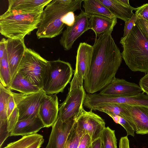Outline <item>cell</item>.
I'll use <instances>...</instances> for the list:
<instances>
[{
  "label": "cell",
  "mask_w": 148,
  "mask_h": 148,
  "mask_svg": "<svg viewBox=\"0 0 148 148\" xmlns=\"http://www.w3.org/2000/svg\"><path fill=\"white\" fill-rule=\"evenodd\" d=\"M111 31L95 37L90 66L83 86L88 93L101 90L115 77L122 60L121 53L112 38Z\"/></svg>",
  "instance_id": "cell-1"
},
{
  "label": "cell",
  "mask_w": 148,
  "mask_h": 148,
  "mask_svg": "<svg viewBox=\"0 0 148 148\" xmlns=\"http://www.w3.org/2000/svg\"><path fill=\"white\" fill-rule=\"evenodd\" d=\"M82 0H53L41 14L36 35L38 39L52 38L62 33L65 25L62 17L70 12L81 10Z\"/></svg>",
  "instance_id": "cell-2"
},
{
  "label": "cell",
  "mask_w": 148,
  "mask_h": 148,
  "mask_svg": "<svg viewBox=\"0 0 148 148\" xmlns=\"http://www.w3.org/2000/svg\"><path fill=\"white\" fill-rule=\"evenodd\" d=\"M120 43L122 58L132 71L148 73V38L136 23L129 34Z\"/></svg>",
  "instance_id": "cell-3"
},
{
  "label": "cell",
  "mask_w": 148,
  "mask_h": 148,
  "mask_svg": "<svg viewBox=\"0 0 148 148\" xmlns=\"http://www.w3.org/2000/svg\"><path fill=\"white\" fill-rule=\"evenodd\" d=\"M43 9L26 12L9 10L0 16V32L6 38L22 39L38 28Z\"/></svg>",
  "instance_id": "cell-4"
},
{
  "label": "cell",
  "mask_w": 148,
  "mask_h": 148,
  "mask_svg": "<svg viewBox=\"0 0 148 148\" xmlns=\"http://www.w3.org/2000/svg\"><path fill=\"white\" fill-rule=\"evenodd\" d=\"M49 66V61L33 49L27 47L17 73L41 89Z\"/></svg>",
  "instance_id": "cell-5"
},
{
  "label": "cell",
  "mask_w": 148,
  "mask_h": 148,
  "mask_svg": "<svg viewBox=\"0 0 148 148\" xmlns=\"http://www.w3.org/2000/svg\"><path fill=\"white\" fill-rule=\"evenodd\" d=\"M71 64L60 59L49 61L42 89L48 95L62 92L73 74Z\"/></svg>",
  "instance_id": "cell-6"
},
{
  "label": "cell",
  "mask_w": 148,
  "mask_h": 148,
  "mask_svg": "<svg viewBox=\"0 0 148 148\" xmlns=\"http://www.w3.org/2000/svg\"><path fill=\"white\" fill-rule=\"evenodd\" d=\"M86 94L83 86L69 88L66 97L60 106L58 117L62 121L77 118L84 109Z\"/></svg>",
  "instance_id": "cell-7"
},
{
  "label": "cell",
  "mask_w": 148,
  "mask_h": 148,
  "mask_svg": "<svg viewBox=\"0 0 148 148\" xmlns=\"http://www.w3.org/2000/svg\"><path fill=\"white\" fill-rule=\"evenodd\" d=\"M12 93L18 111V121L38 115L39 107L46 94L42 89L37 92L27 95L12 92Z\"/></svg>",
  "instance_id": "cell-8"
},
{
  "label": "cell",
  "mask_w": 148,
  "mask_h": 148,
  "mask_svg": "<svg viewBox=\"0 0 148 148\" xmlns=\"http://www.w3.org/2000/svg\"><path fill=\"white\" fill-rule=\"evenodd\" d=\"M93 50L92 46L85 42L80 43L77 50L75 68L70 87L83 86L84 80L90 70Z\"/></svg>",
  "instance_id": "cell-9"
},
{
  "label": "cell",
  "mask_w": 148,
  "mask_h": 148,
  "mask_svg": "<svg viewBox=\"0 0 148 148\" xmlns=\"http://www.w3.org/2000/svg\"><path fill=\"white\" fill-rule=\"evenodd\" d=\"M90 15L82 10L81 13L75 17L73 24L66 26V28L62 33L59 42L64 49L68 51L72 47L74 42L85 32L90 29Z\"/></svg>",
  "instance_id": "cell-10"
},
{
  "label": "cell",
  "mask_w": 148,
  "mask_h": 148,
  "mask_svg": "<svg viewBox=\"0 0 148 148\" xmlns=\"http://www.w3.org/2000/svg\"><path fill=\"white\" fill-rule=\"evenodd\" d=\"M76 123L79 127L90 136L92 141L101 138L105 127L104 120L92 112L83 109L77 118Z\"/></svg>",
  "instance_id": "cell-11"
},
{
  "label": "cell",
  "mask_w": 148,
  "mask_h": 148,
  "mask_svg": "<svg viewBox=\"0 0 148 148\" xmlns=\"http://www.w3.org/2000/svg\"><path fill=\"white\" fill-rule=\"evenodd\" d=\"M77 118L62 121L58 118L52 126L46 148H64L69 135L75 124Z\"/></svg>",
  "instance_id": "cell-12"
},
{
  "label": "cell",
  "mask_w": 148,
  "mask_h": 148,
  "mask_svg": "<svg viewBox=\"0 0 148 148\" xmlns=\"http://www.w3.org/2000/svg\"><path fill=\"white\" fill-rule=\"evenodd\" d=\"M142 91L141 88L137 84L115 77L99 94L107 96L130 97L137 95Z\"/></svg>",
  "instance_id": "cell-13"
},
{
  "label": "cell",
  "mask_w": 148,
  "mask_h": 148,
  "mask_svg": "<svg viewBox=\"0 0 148 148\" xmlns=\"http://www.w3.org/2000/svg\"><path fill=\"white\" fill-rule=\"evenodd\" d=\"M26 48L24 38L6 39V48L12 81L17 73Z\"/></svg>",
  "instance_id": "cell-14"
},
{
  "label": "cell",
  "mask_w": 148,
  "mask_h": 148,
  "mask_svg": "<svg viewBox=\"0 0 148 148\" xmlns=\"http://www.w3.org/2000/svg\"><path fill=\"white\" fill-rule=\"evenodd\" d=\"M58 98L56 94L45 95L38 110V115L45 127L52 126L59 113Z\"/></svg>",
  "instance_id": "cell-15"
},
{
  "label": "cell",
  "mask_w": 148,
  "mask_h": 148,
  "mask_svg": "<svg viewBox=\"0 0 148 148\" xmlns=\"http://www.w3.org/2000/svg\"><path fill=\"white\" fill-rule=\"evenodd\" d=\"M125 114L132 120L138 134H148V107L121 104Z\"/></svg>",
  "instance_id": "cell-16"
},
{
  "label": "cell",
  "mask_w": 148,
  "mask_h": 148,
  "mask_svg": "<svg viewBox=\"0 0 148 148\" xmlns=\"http://www.w3.org/2000/svg\"><path fill=\"white\" fill-rule=\"evenodd\" d=\"M44 127L38 115L26 119L18 121L10 133V136H24L37 133Z\"/></svg>",
  "instance_id": "cell-17"
},
{
  "label": "cell",
  "mask_w": 148,
  "mask_h": 148,
  "mask_svg": "<svg viewBox=\"0 0 148 148\" xmlns=\"http://www.w3.org/2000/svg\"><path fill=\"white\" fill-rule=\"evenodd\" d=\"M99 102L101 105L108 103L124 104L133 106L148 107V95L144 92L130 97L101 95Z\"/></svg>",
  "instance_id": "cell-18"
},
{
  "label": "cell",
  "mask_w": 148,
  "mask_h": 148,
  "mask_svg": "<svg viewBox=\"0 0 148 148\" xmlns=\"http://www.w3.org/2000/svg\"><path fill=\"white\" fill-rule=\"evenodd\" d=\"M117 23V18H110L97 15H90L89 17V28L95 32L96 36L109 31H113Z\"/></svg>",
  "instance_id": "cell-19"
},
{
  "label": "cell",
  "mask_w": 148,
  "mask_h": 148,
  "mask_svg": "<svg viewBox=\"0 0 148 148\" xmlns=\"http://www.w3.org/2000/svg\"><path fill=\"white\" fill-rule=\"evenodd\" d=\"M105 6L116 18L125 22L130 20L136 8L129 7L120 2L119 0H98Z\"/></svg>",
  "instance_id": "cell-20"
},
{
  "label": "cell",
  "mask_w": 148,
  "mask_h": 148,
  "mask_svg": "<svg viewBox=\"0 0 148 148\" xmlns=\"http://www.w3.org/2000/svg\"><path fill=\"white\" fill-rule=\"evenodd\" d=\"M52 0H9L8 9L26 12H34L44 7Z\"/></svg>",
  "instance_id": "cell-21"
},
{
  "label": "cell",
  "mask_w": 148,
  "mask_h": 148,
  "mask_svg": "<svg viewBox=\"0 0 148 148\" xmlns=\"http://www.w3.org/2000/svg\"><path fill=\"white\" fill-rule=\"evenodd\" d=\"M44 140L42 135L35 133L23 136L20 139L9 143L3 148H40Z\"/></svg>",
  "instance_id": "cell-22"
},
{
  "label": "cell",
  "mask_w": 148,
  "mask_h": 148,
  "mask_svg": "<svg viewBox=\"0 0 148 148\" xmlns=\"http://www.w3.org/2000/svg\"><path fill=\"white\" fill-rule=\"evenodd\" d=\"M7 88L11 91L16 90L25 95L34 93L41 90L18 73Z\"/></svg>",
  "instance_id": "cell-23"
},
{
  "label": "cell",
  "mask_w": 148,
  "mask_h": 148,
  "mask_svg": "<svg viewBox=\"0 0 148 148\" xmlns=\"http://www.w3.org/2000/svg\"><path fill=\"white\" fill-rule=\"evenodd\" d=\"M83 7L88 15H97L110 18L115 17L109 10L98 0H84Z\"/></svg>",
  "instance_id": "cell-24"
},
{
  "label": "cell",
  "mask_w": 148,
  "mask_h": 148,
  "mask_svg": "<svg viewBox=\"0 0 148 148\" xmlns=\"http://www.w3.org/2000/svg\"><path fill=\"white\" fill-rule=\"evenodd\" d=\"M12 91L0 83V127L8 125L7 110L8 101Z\"/></svg>",
  "instance_id": "cell-25"
},
{
  "label": "cell",
  "mask_w": 148,
  "mask_h": 148,
  "mask_svg": "<svg viewBox=\"0 0 148 148\" xmlns=\"http://www.w3.org/2000/svg\"><path fill=\"white\" fill-rule=\"evenodd\" d=\"M12 81L7 54L5 48L3 55L0 57V83L5 88L10 85Z\"/></svg>",
  "instance_id": "cell-26"
},
{
  "label": "cell",
  "mask_w": 148,
  "mask_h": 148,
  "mask_svg": "<svg viewBox=\"0 0 148 148\" xmlns=\"http://www.w3.org/2000/svg\"><path fill=\"white\" fill-rule=\"evenodd\" d=\"M85 132L77 125L76 122L68 136L64 147L67 148H77Z\"/></svg>",
  "instance_id": "cell-27"
},
{
  "label": "cell",
  "mask_w": 148,
  "mask_h": 148,
  "mask_svg": "<svg viewBox=\"0 0 148 148\" xmlns=\"http://www.w3.org/2000/svg\"><path fill=\"white\" fill-rule=\"evenodd\" d=\"M101 138L104 148H117L115 131L109 127L104 128Z\"/></svg>",
  "instance_id": "cell-28"
},
{
  "label": "cell",
  "mask_w": 148,
  "mask_h": 148,
  "mask_svg": "<svg viewBox=\"0 0 148 148\" xmlns=\"http://www.w3.org/2000/svg\"><path fill=\"white\" fill-rule=\"evenodd\" d=\"M109 115L116 123L120 124L124 128L126 131L127 136L130 135L134 136L135 131L126 120L121 116L115 114H110Z\"/></svg>",
  "instance_id": "cell-29"
},
{
  "label": "cell",
  "mask_w": 148,
  "mask_h": 148,
  "mask_svg": "<svg viewBox=\"0 0 148 148\" xmlns=\"http://www.w3.org/2000/svg\"><path fill=\"white\" fill-rule=\"evenodd\" d=\"M19 114L18 109L15 107L8 119V129L10 133L18 121Z\"/></svg>",
  "instance_id": "cell-30"
},
{
  "label": "cell",
  "mask_w": 148,
  "mask_h": 148,
  "mask_svg": "<svg viewBox=\"0 0 148 148\" xmlns=\"http://www.w3.org/2000/svg\"><path fill=\"white\" fill-rule=\"evenodd\" d=\"M135 14L138 19H143L148 21V3L136 8Z\"/></svg>",
  "instance_id": "cell-31"
},
{
  "label": "cell",
  "mask_w": 148,
  "mask_h": 148,
  "mask_svg": "<svg viewBox=\"0 0 148 148\" xmlns=\"http://www.w3.org/2000/svg\"><path fill=\"white\" fill-rule=\"evenodd\" d=\"M138 19L137 16L133 13L131 18L128 21L125 22L124 34L123 37H125L128 35Z\"/></svg>",
  "instance_id": "cell-32"
},
{
  "label": "cell",
  "mask_w": 148,
  "mask_h": 148,
  "mask_svg": "<svg viewBox=\"0 0 148 148\" xmlns=\"http://www.w3.org/2000/svg\"><path fill=\"white\" fill-rule=\"evenodd\" d=\"M75 17L73 12H70L64 15L62 18V22L67 26H71L74 23Z\"/></svg>",
  "instance_id": "cell-33"
},
{
  "label": "cell",
  "mask_w": 148,
  "mask_h": 148,
  "mask_svg": "<svg viewBox=\"0 0 148 148\" xmlns=\"http://www.w3.org/2000/svg\"><path fill=\"white\" fill-rule=\"evenodd\" d=\"M92 142L90 135L86 133L82 138L77 148H89Z\"/></svg>",
  "instance_id": "cell-34"
},
{
  "label": "cell",
  "mask_w": 148,
  "mask_h": 148,
  "mask_svg": "<svg viewBox=\"0 0 148 148\" xmlns=\"http://www.w3.org/2000/svg\"><path fill=\"white\" fill-rule=\"evenodd\" d=\"M139 85L142 91L148 95V73L140 79Z\"/></svg>",
  "instance_id": "cell-35"
},
{
  "label": "cell",
  "mask_w": 148,
  "mask_h": 148,
  "mask_svg": "<svg viewBox=\"0 0 148 148\" xmlns=\"http://www.w3.org/2000/svg\"><path fill=\"white\" fill-rule=\"evenodd\" d=\"M12 92L9 97L8 101L7 110L8 119L16 107V104Z\"/></svg>",
  "instance_id": "cell-36"
},
{
  "label": "cell",
  "mask_w": 148,
  "mask_h": 148,
  "mask_svg": "<svg viewBox=\"0 0 148 148\" xmlns=\"http://www.w3.org/2000/svg\"><path fill=\"white\" fill-rule=\"evenodd\" d=\"M136 23L148 38V21L144 19H138Z\"/></svg>",
  "instance_id": "cell-37"
},
{
  "label": "cell",
  "mask_w": 148,
  "mask_h": 148,
  "mask_svg": "<svg viewBox=\"0 0 148 148\" xmlns=\"http://www.w3.org/2000/svg\"><path fill=\"white\" fill-rule=\"evenodd\" d=\"M119 148H130L129 141L127 136L121 138L119 140Z\"/></svg>",
  "instance_id": "cell-38"
},
{
  "label": "cell",
  "mask_w": 148,
  "mask_h": 148,
  "mask_svg": "<svg viewBox=\"0 0 148 148\" xmlns=\"http://www.w3.org/2000/svg\"><path fill=\"white\" fill-rule=\"evenodd\" d=\"M102 144L101 138H99L92 142L91 148H101Z\"/></svg>",
  "instance_id": "cell-39"
},
{
  "label": "cell",
  "mask_w": 148,
  "mask_h": 148,
  "mask_svg": "<svg viewBox=\"0 0 148 148\" xmlns=\"http://www.w3.org/2000/svg\"><path fill=\"white\" fill-rule=\"evenodd\" d=\"M119 1L120 2L127 6L130 8L132 7L130 4L128 0H119Z\"/></svg>",
  "instance_id": "cell-40"
},
{
  "label": "cell",
  "mask_w": 148,
  "mask_h": 148,
  "mask_svg": "<svg viewBox=\"0 0 148 148\" xmlns=\"http://www.w3.org/2000/svg\"><path fill=\"white\" fill-rule=\"evenodd\" d=\"M101 148H104V147H103V146L102 144L101 146Z\"/></svg>",
  "instance_id": "cell-41"
},
{
  "label": "cell",
  "mask_w": 148,
  "mask_h": 148,
  "mask_svg": "<svg viewBox=\"0 0 148 148\" xmlns=\"http://www.w3.org/2000/svg\"><path fill=\"white\" fill-rule=\"evenodd\" d=\"M89 148H91V146H90L89 147Z\"/></svg>",
  "instance_id": "cell-42"
}]
</instances>
